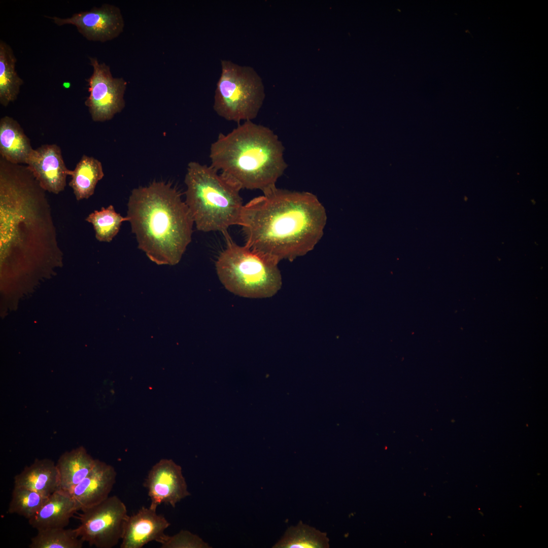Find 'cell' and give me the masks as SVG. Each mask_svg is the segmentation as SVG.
I'll return each mask as SVG.
<instances>
[{
  "instance_id": "obj_12",
  "label": "cell",
  "mask_w": 548,
  "mask_h": 548,
  "mask_svg": "<svg viewBox=\"0 0 548 548\" xmlns=\"http://www.w3.org/2000/svg\"><path fill=\"white\" fill-rule=\"evenodd\" d=\"M170 525L156 509L143 506L138 511L128 516L127 519L120 548H142L146 544L155 541L161 544L167 535L164 533Z\"/></svg>"
},
{
  "instance_id": "obj_5",
  "label": "cell",
  "mask_w": 548,
  "mask_h": 548,
  "mask_svg": "<svg viewBox=\"0 0 548 548\" xmlns=\"http://www.w3.org/2000/svg\"><path fill=\"white\" fill-rule=\"evenodd\" d=\"M279 262L229 239L215 266L220 281L228 291L244 297L262 298L273 296L281 288Z\"/></svg>"
},
{
  "instance_id": "obj_22",
  "label": "cell",
  "mask_w": 548,
  "mask_h": 548,
  "mask_svg": "<svg viewBox=\"0 0 548 548\" xmlns=\"http://www.w3.org/2000/svg\"><path fill=\"white\" fill-rule=\"evenodd\" d=\"M86 220L93 225L96 238L100 242H110L117 234L123 222L128 221L127 217L117 213L110 205L102 207L90 214Z\"/></svg>"
},
{
  "instance_id": "obj_9",
  "label": "cell",
  "mask_w": 548,
  "mask_h": 548,
  "mask_svg": "<svg viewBox=\"0 0 548 548\" xmlns=\"http://www.w3.org/2000/svg\"><path fill=\"white\" fill-rule=\"evenodd\" d=\"M45 17L59 26L68 24L74 25L86 40L102 43L118 37L124 26L120 9L108 4L74 13L70 17Z\"/></svg>"
},
{
  "instance_id": "obj_19",
  "label": "cell",
  "mask_w": 548,
  "mask_h": 548,
  "mask_svg": "<svg viewBox=\"0 0 548 548\" xmlns=\"http://www.w3.org/2000/svg\"><path fill=\"white\" fill-rule=\"evenodd\" d=\"M17 58L12 47L0 40V104L7 107L17 98L24 82L16 71Z\"/></svg>"
},
{
  "instance_id": "obj_11",
  "label": "cell",
  "mask_w": 548,
  "mask_h": 548,
  "mask_svg": "<svg viewBox=\"0 0 548 548\" xmlns=\"http://www.w3.org/2000/svg\"><path fill=\"white\" fill-rule=\"evenodd\" d=\"M25 164L44 190L54 194L64 190L71 170L66 167L58 145L45 144L33 149Z\"/></svg>"
},
{
  "instance_id": "obj_8",
  "label": "cell",
  "mask_w": 548,
  "mask_h": 548,
  "mask_svg": "<svg viewBox=\"0 0 548 548\" xmlns=\"http://www.w3.org/2000/svg\"><path fill=\"white\" fill-rule=\"evenodd\" d=\"M89 58L93 73L86 79L89 95L85 105L93 121L109 120L125 107L124 94L127 82L122 78H114L110 66L100 63L96 57Z\"/></svg>"
},
{
  "instance_id": "obj_16",
  "label": "cell",
  "mask_w": 548,
  "mask_h": 548,
  "mask_svg": "<svg viewBox=\"0 0 548 548\" xmlns=\"http://www.w3.org/2000/svg\"><path fill=\"white\" fill-rule=\"evenodd\" d=\"M33 150L19 123L10 116L3 117L0 120L1 157L12 163L26 164Z\"/></svg>"
},
{
  "instance_id": "obj_13",
  "label": "cell",
  "mask_w": 548,
  "mask_h": 548,
  "mask_svg": "<svg viewBox=\"0 0 548 548\" xmlns=\"http://www.w3.org/2000/svg\"><path fill=\"white\" fill-rule=\"evenodd\" d=\"M116 478L117 472L113 466L96 459L91 471L70 494L78 510L91 507L108 498Z\"/></svg>"
},
{
  "instance_id": "obj_15",
  "label": "cell",
  "mask_w": 548,
  "mask_h": 548,
  "mask_svg": "<svg viewBox=\"0 0 548 548\" xmlns=\"http://www.w3.org/2000/svg\"><path fill=\"white\" fill-rule=\"evenodd\" d=\"M14 487L27 488L46 496L60 489L59 474L54 462L36 459L14 477Z\"/></svg>"
},
{
  "instance_id": "obj_18",
  "label": "cell",
  "mask_w": 548,
  "mask_h": 548,
  "mask_svg": "<svg viewBox=\"0 0 548 548\" xmlns=\"http://www.w3.org/2000/svg\"><path fill=\"white\" fill-rule=\"evenodd\" d=\"M69 183L78 200L88 199L94 192L97 182L104 176L101 162L93 157L83 155L71 170Z\"/></svg>"
},
{
  "instance_id": "obj_17",
  "label": "cell",
  "mask_w": 548,
  "mask_h": 548,
  "mask_svg": "<svg viewBox=\"0 0 548 548\" xmlns=\"http://www.w3.org/2000/svg\"><path fill=\"white\" fill-rule=\"evenodd\" d=\"M83 446L65 452L56 464L60 477V489L70 494L91 471L95 463Z\"/></svg>"
},
{
  "instance_id": "obj_4",
  "label": "cell",
  "mask_w": 548,
  "mask_h": 548,
  "mask_svg": "<svg viewBox=\"0 0 548 548\" xmlns=\"http://www.w3.org/2000/svg\"><path fill=\"white\" fill-rule=\"evenodd\" d=\"M211 165L190 162L185 177V203L196 229L224 232L239 225L243 204L242 188Z\"/></svg>"
},
{
  "instance_id": "obj_24",
  "label": "cell",
  "mask_w": 548,
  "mask_h": 548,
  "mask_svg": "<svg viewBox=\"0 0 548 548\" xmlns=\"http://www.w3.org/2000/svg\"><path fill=\"white\" fill-rule=\"evenodd\" d=\"M162 548L206 547L202 540L188 531L182 530L173 535H167L160 544Z\"/></svg>"
},
{
  "instance_id": "obj_2",
  "label": "cell",
  "mask_w": 548,
  "mask_h": 548,
  "mask_svg": "<svg viewBox=\"0 0 548 548\" xmlns=\"http://www.w3.org/2000/svg\"><path fill=\"white\" fill-rule=\"evenodd\" d=\"M127 206L138 248L158 264H177L191 241L194 224L180 193L169 183L153 182L133 189Z\"/></svg>"
},
{
  "instance_id": "obj_10",
  "label": "cell",
  "mask_w": 548,
  "mask_h": 548,
  "mask_svg": "<svg viewBox=\"0 0 548 548\" xmlns=\"http://www.w3.org/2000/svg\"><path fill=\"white\" fill-rule=\"evenodd\" d=\"M144 486L150 499V507L156 509L163 503L175 507L190 495L182 467L173 460L162 459L150 469Z\"/></svg>"
},
{
  "instance_id": "obj_21",
  "label": "cell",
  "mask_w": 548,
  "mask_h": 548,
  "mask_svg": "<svg viewBox=\"0 0 548 548\" xmlns=\"http://www.w3.org/2000/svg\"><path fill=\"white\" fill-rule=\"evenodd\" d=\"M84 541L75 529L50 528L38 530L29 548H82Z\"/></svg>"
},
{
  "instance_id": "obj_23",
  "label": "cell",
  "mask_w": 548,
  "mask_h": 548,
  "mask_svg": "<svg viewBox=\"0 0 548 548\" xmlns=\"http://www.w3.org/2000/svg\"><path fill=\"white\" fill-rule=\"evenodd\" d=\"M48 497L27 488L14 487L8 512L17 514L28 520L38 511Z\"/></svg>"
},
{
  "instance_id": "obj_20",
  "label": "cell",
  "mask_w": 548,
  "mask_h": 548,
  "mask_svg": "<svg viewBox=\"0 0 548 548\" xmlns=\"http://www.w3.org/2000/svg\"><path fill=\"white\" fill-rule=\"evenodd\" d=\"M329 541L326 533L300 521L296 526L289 527L272 547L328 548Z\"/></svg>"
},
{
  "instance_id": "obj_6",
  "label": "cell",
  "mask_w": 548,
  "mask_h": 548,
  "mask_svg": "<svg viewBox=\"0 0 548 548\" xmlns=\"http://www.w3.org/2000/svg\"><path fill=\"white\" fill-rule=\"evenodd\" d=\"M221 73L215 91L213 109L224 119L252 121L264 98L261 80L251 66L221 60Z\"/></svg>"
},
{
  "instance_id": "obj_14",
  "label": "cell",
  "mask_w": 548,
  "mask_h": 548,
  "mask_svg": "<svg viewBox=\"0 0 548 548\" xmlns=\"http://www.w3.org/2000/svg\"><path fill=\"white\" fill-rule=\"evenodd\" d=\"M78 511L71 495L59 489L48 497L38 511L29 519V524L38 530L65 528L70 519Z\"/></svg>"
},
{
  "instance_id": "obj_1",
  "label": "cell",
  "mask_w": 548,
  "mask_h": 548,
  "mask_svg": "<svg viewBox=\"0 0 548 548\" xmlns=\"http://www.w3.org/2000/svg\"><path fill=\"white\" fill-rule=\"evenodd\" d=\"M326 222L315 195L275 187L244 204L239 226L245 245L279 261H292L314 249Z\"/></svg>"
},
{
  "instance_id": "obj_3",
  "label": "cell",
  "mask_w": 548,
  "mask_h": 548,
  "mask_svg": "<svg viewBox=\"0 0 548 548\" xmlns=\"http://www.w3.org/2000/svg\"><path fill=\"white\" fill-rule=\"evenodd\" d=\"M284 151L272 130L246 121L211 145V165L242 189L264 192L276 187L287 167Z\"/></svg>"
},
{
  "instance_id": "obj_7",
  "label": "cell",
  "mask_w": 548,
  "mask_h": 548,
  "mask_svg": "<svg viewBox=\"0 0 548 548\" xmlns=\"http://www.w3.org/2000/svg\"><path fill=\"white\" fill-rule=\"evenodd\" d=\"M75 528L78 536L90 546L112 548L121 540L128 517L125 503L117 496L81 510Z\"/></svg>"
}]
</instances>
